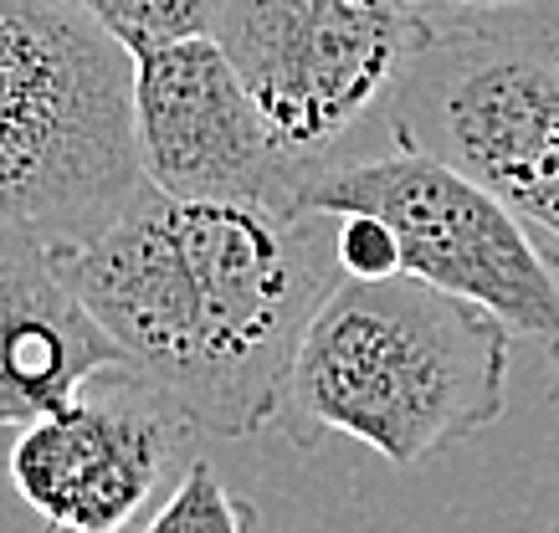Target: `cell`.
<instances>
[{"instance_id":"3","label":"cell","mask_w":559,"mask_h":533,"mask_svg":"<svg viewBox=\"0 0 559 533\" xmlns=\"http://www.w3.org/2000/svg\"><path fill=\"white\" fill-rule=\"evenodd\" d=\"M139 190L134 57L68 0H0V221L78 246Z\"/></svg>"},{"instance_id":"10","label":"cell","mask_w":559,"mask_h":533,"mask_svg":"<svg viewBox=\"0 0 559 533\" xmlns=\"http://www.w3.org/2000/svg\"><path fill=\"white\" fill-rule=\"evenodd\" d=\"M123 533H257V508L216 477V467L195 457L165 487V498L144 508Z\"/></svg>"},{"instance_id":"1","label":"cell","mask_w":559,"mask_h":533,"mask_svg":"<svg viewBox=\"0 0 559 533\" xmlns=\"http://www.w3.org/2000/svg\"><path fill=\"white\" fill-rule=\"evenodd\" d=\"M323 216H272L139 190L78 246H57L87 318L211 436H257L277 421L313 313L334 293V237Z\"/></svg>"},{"instance_id":"6","label":"cell","mask_w":559,"mask_h":533,"mask_svg":"<svg viewBox=\"0 0 559 533\" xmlns=\"http://www.w3.org/2000/svg\"><path fill=\"white\" fill-rule=\"evenodd\" d=\"M211 36L308 190L359 123L390 108L431 32L406 0H221Z\"/></svg>"},{"instance_id":"5","label":"cell","mask_w":559,"mask_h":533,"mask_svg":"<svg viewBox=\"0 0 559 533\" xmlns=\"http://www.w3.org/2000/svg\"><path fill=\"white\" fill-rule=\"evenodd\" d=\"M370 210L395 231L401 272L477 303L513 339L559 344V246L492 201L452 165L390 144L385 155L334 159L304 190V216Z\"/></svg>"},{"instance_id":"4","label":"cell","mask_w":559,"mask_h":533,"mask_svg":"<svg viewBox=\"0 0 559 533\" xmlns=\"http://www.w3.org/2000/svg\"><path fill=\"white\" fill-rule=\"evenodd\" d=\"M385 119L390 144L452 165L559 246V57L544 32H431Z\"/></svg>"},{"instance_id":"8","label":"cell","mask_w":559,"mask_h":533,"mask_svg":"<svg viewBox=\"0 0 559 533\" xmlns=\"http://www.w3.org/2000/svg\"><path fill=\"white\" fill-rule=\"evenodd\" d=\"M134 149L144 185L170 201L304 221V174L288 165L216 36L134 57Z\"/></svg>"},{"instance_id":"12","label":"cell","mask_w":559,"mask_h":533,"mask_svg":"<svg viewBox=\"0 0 559 533\" xmlns=\"http://www.w3.org/2000/svg\"><path fill=\"white\" fill-rule=\"evenodd\" d=\"M426 32H555L559 0H406Z\"/></svg>"},{"instance_id":"14","label":"cell","mask_w":559,"mask_h":533,"mask_svg":"<svg viewBox=\"0 0 559 533\" xmlns=\"http://www.w3.org/2000/svg\"><path fill=\"white\" fill-rule=\"evenodd\" d=\"M549 354H555V375H549V396H555V405H559V344L549 349Z\"/></svg>"},{"instance_id":"7","label":"cell","mask_w":559,"mask_h":533,"mask_svg":"<svg viewBox=\"0 0 559 533\" xmlns=\"http://www.w3.org/2000/svg\"><path fill=\"white\" fill-rule=\"evenodd\" d=\"M190 421L129 364H108L5 447L16 498L47 533H123L186 472Z\"/></svg>"},{"instance_id":"11","label":"cell","mask_w":559,"mask_h":533,"mask_svg":"<svg viewBox=\"0 0 559 533\" xmlns=\"http://www.w3.org/2000/svg\"><path fill=\"white\" fill-rule=\"evenodd\" d=\"M68 5L83 11L103 36H114L129 57L211 36L221 16V0H68Z\"/></svg>"},{"instance_id":"13","label":"cell","mask_w":559,"mask_h":533,"mask_svg":"<svg viewBox=\"0 0 559 533\" xmlns=\"http://www.w3.org/2000/svg\"><path fill=\"white\" fill-rule=\"evenodd\" d=\"M329 221H334V267H340V277H349V282L401 277V246H395V231L380 216L344 210V216H329Z\"/></svg>"},{"instance_id":"9","label":"cell","mask_w":559,"mask_h":533,"mask_svg":"<svg viewBox=\"0 0 559 533\" xmlns=\"http://www.w3.org/2000/svg\"><path fill=\"white\" fill-rule=\"evenodd\" d=\"M108 364L123 354L68 288L57 246L0 221V457L21 426L57 411Z\"/></svg>"},{"instance_id":"15","label":"cell","mask_w":559,"mask_h":533,"mask_svg":"<svg viewBox=\"0 0 559 533\" xmlns=\"http://www.w3.org/2000/svg\"><path fill=\"white\" fill-rule=\"evenodd\" d=\"M549 47H555V57H559V26H555V32H549Z\"/></svg>"},{"instance_id":"2","label":"cell","mask_w":559,"mask_h":533,"mask_svg":"<svg viewBox=\"0 0 559 533\" xmlns=\"http://www.w3.org/2000/svg\"><path fill=\"white\" fill-rule=\"evenodd\" d=\"M513 334L421 277L349 282L313 313L277 421L298 451L349 436L390 467H416L509 411Z\"/></svg>"}]
</instances>
